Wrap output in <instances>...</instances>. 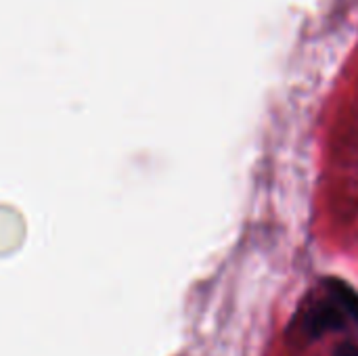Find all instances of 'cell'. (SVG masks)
<instances>
[{
    "label": "cell",
    "mask_w": 358,
    "mask_h": 356,
    "mask_svg": "<svg viewBox=\"0 0 358 356\" xmlns=\"http://www.w3.org/2000/svg\"><path fill=\"white\" fill-rule=\"evenodd\" d=\"M336 356H358V346L357 344H344L338 348Z\"/></svg>",
    "instance_id": "cell-3"
},
{
    "label": "cell",
    "mask_w": 358,
    "mask_h": 356,
    "mask_svg": "<svg viewBox=\"0 0 358 356\" xmlns=\"http://www.w3.org/2000/svg\"><path fill=\"white\" fill-rule=\"evenodd\" d=\"M327 290H329V294H331V298H334V304L340 308V311H344V313H348L355 321H358V292L355 287H350L346 281H342V279H336V277H331V279H327Z\"/></svg>",
    "instance_id": "cell-2"
},
{
    "label": "cell",
    "mask_w": 358,
    "mask_h": 356,
    "mask_svg": "<svg viewBox=\"0 0 358 356\" xmlns=\"http://www.w3.org/2000/svg\"><path fill=\"white\" fill-rule=\"evenodd\" d=\"M344 327V315L336 304H321L308 317V329L313 336L329 334Z\"/></svg>",
    "instance_id": "cell-1"
}]
</instances>
